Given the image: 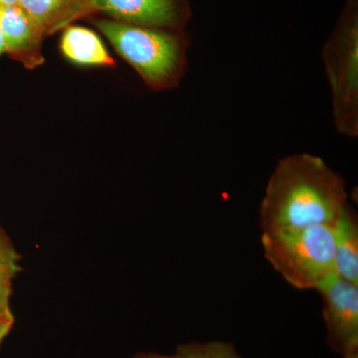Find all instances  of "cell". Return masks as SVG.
Listing matches in <instances>:
<instances>
[{
  "label": "cell",
  "instance_id": "1",
  "mask_svg": "<svg viewBox=\"0 0 358 358\" xmlns=\"http://www.w3.org/2000/svg\"><path fill=\"white\" fill-rule=\"evenodd\" d=\"M345 179L324 159L292 155L278 162L259 210L262 232L331 225L348 204Z\"/></svg>",
  "mask_w": 358,
  "mask_h": 358
},
{
  "label": "cell",
  "instance_id": "2",
  "mask_svg": "<svg viewBox=\"0 0 358 358\" xmlns=\"http://www.w3.org/2000/svg\"><path fill=\"white\" fill-rule=\"evenodd\" d=\"M94 24L150 88L178 87L185 70L189 40L183 30H169L98 20Z\"/></svg>",
  "mask_w": 358,
  "mask_h": 358
},
{
  "label": "cell",
  "instance_id": "3",
  "mask_svg": "<svg viewBox=\"0 0 358 358\" xmlns=\"http://www.w3.org/2000/svg\"><path fill=\"white\" fill-rule=\"evenodd\" d=\"M264 256L298 289H317L336 273L333 224L262 232Z\"/></svg>",
  "mask_w": 358,
  "mask_h": 358
},
{
  "label": "cell",
  "instance_id": "4",
  "mask_svg": "<svg viewBox=\"0 0 358 358\" xmlns=\"http://www.w3.org/2000/svg\"><path fill=\"white\" fill-rule=\"evenodd\" d=\"M334 121L343 136H358V0H345L322 51Z\"/></svg>",
  "mask_w": 358,
  "mask_h": 358
},
{
  "label": "cell",
  "instance_id": "5",
  "mask_svg": "<svg viewBox=\"0 0 358 358\" xmlns=\"http://www.w3.org/2000/svg\"><path fill=\"white\" fill-rule=\"evenodd\" d=\"M317 291L322 298L329 348L343 358L358 352V285L334 273Z\"/></svg>",
  "mask_w": 358,
  "mask_h": 358
},
{
  "label": "cell",
  "instance_id": "6",
  "mask_svg": "<svg viewBox=\"0 0 358 358\" xmlns=\"http://www.w3.org/2000/svg\"><path fill=\"white\" fill-rule=\"evenodd\" d=\"M95 13L128 24L183 30L190 17L187 0H94Z\"/></svg>",
  "mask_w": 358,
  "mask_h": 358
},
{
  "label": "cell",
  "instance_id": "7",
  "mask_svg": "<svg viewBox=\"0 0 358 358\" xmlns=\"http://www.w3.org/2000/svg\"><path fill=\"white\" fill-rule=\"evenodd\" d=\"M0 28L3 34L6 53L27 69L44 63L42 41L44 36L20 6L0 8Z\"/></svg>",
  "mask_w": 358,
  "mask_h": 358
},
{
  "label": "cell",
  "instance_id": "8",
  "mask_svg": "<svg viewBox=\"0 0 358 358\" xmlns=\"http://www.w3.org/2000/svg\"><path fill=\"white\" fill-rule=\"evenodd\" d=\"M20 6L44 38L95 13L94 0H20Z\"/></svg>",
  "mask_w": 358,
  "mask_h": 358
},
{
  "label": "cell",
  "instance_id": "9",
  "mask_svg": "<svg viewBox=\"0 0 358 358\" xmlns=\"http://www.w3.org/2000/svg\"><path fill=\"white\" fill-rule=\"evenodd\" d=\"M334 268L339 277L358 285V221L346 204L333 223Z\"/></svg>",
  "mask_w": 358,
  "mask_h": 358
},
{
  "label": "cell",
  "instance_id": "10",
  "mask_svg": "<svg viewBox=\"0 0 358 358\" xmlns=\"http://www.w3.org/2000/svg\"><path fill=\"white\" fill-rule=\"evenodd\" d=\"M60 48L63 55L76 64L115 65L114 59L110 57L100 37L82 26L69 25L65 28L61 37Z\"/></svg>",
  "mask_w": 358,
  "mask_h": 358
},
{
  "label": "cell",
  "instance_id": "11",
  "mask_svg": "<svg viewBox=\"0 0 358 358\" xmlns=\"http://www.w3.org/2000/svg\"><path fill=\"white\" fill-rule=\"evenodd\" d=\"M152 358H242L235 346L226 341H192L179 345L171 355L150 352Z\"/></svg>",
  "mask_w": 358,
  "mask_h": 358
},
{
  "label": "cell",
  "instance_id": "12",
  "mask_svg": "<svg viewBox=\"0 0 358 358\" xmlns=\"http://www.w3.org/2000/svg\"><path fill=\"white\" fill-rule=\"evenodd\" d=\"M21 272L20 262L0 259V310L13 313L11 308L13 282Z\"/></svg>",
  "mask_w": 358,
  "mask_h": 358
},
{
  "label": "cell",
  "instance_id": "13",
  "mask_svg": "<svg viewBox=\"0 0 358 358\" xmlns=\"http://www.w3.org/2000/svg\"><path fill=\"white\" fill-rule=\"evenodd\" d=\"M0 259L20 262L21 256L14 246L10 238L0 225Z\"/></svg>",
  "mask_w": 358,
  "mask_h": 358
},
{
  "label": "cell",
  "instance_id": "14",
  "mask_svg": "<svg viewBox=\"0 0 358 358\" xmlns=\"http://www.w3.org/2000/svg\"><path fill=\"white\" fill-rule=\"evenodd\" d=\"M13 324V313H6L0 310V348L10 334Z\"/></svg>",
  "mask_w": 358,
  "mask_h": 358
},
{
  "label": "cell",
  "instance_id": "15",
  "mask_svg": "<svg viewBox=\"0 0 358 358\" xmlns=\"http://www.w3.org/2000/svg\"><path fill=\"white\" fill-rule=\"evenodd\" d=\"M11 6H20V0H0V8Z\"/></svg>",
  "mask_w": 358,
  "mask_h": 358
},
{
  "label": "cell",
  "instance_id": "16",
  "mask_svg": "<svg viewBox=\"0 0 358 358\" xmlns=\"http://www.w3.org/2000/svg\"><path fill=\"white\" fill-rule=\"evenodd\" d=\"M6 53V44H4L3 34H2L1 28H0V56Z\"/></svg>",
  "mask_w": 358,
  "mask_h": 358
},
{
  "label": "cell",
  "instance_id": "17",
  "mask_svg": "<svg viewBox=\"0 0 358 358\" xmlns=\"http://www.w3.org/2000/svg\"><path fill=\"white\" fill-rule=\"evenodd\" d=\"M133 358H152L150 352H138Z\"/></svg>",
  "mask_w": 358,
  "mask_h": 358
},
{
  "label": "cell",
  "instance_id": "18",
  "mask_svg": "<svg viewBox=\"0 0 358 358\" xmlns=\"http://www.w3.org/2000/svg\"><path fill=\"white\" fill-rule=\"evenodd\" d=\"M345 358H358V352L350 353V355H346Z\"/></svg>",
  "mask_w": 358,
  "mask_h": 358
}]
</instances>
